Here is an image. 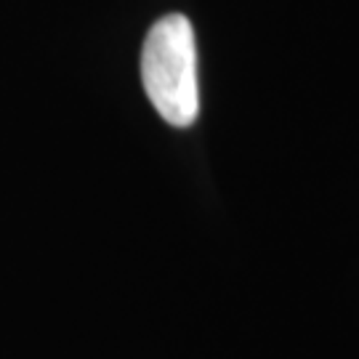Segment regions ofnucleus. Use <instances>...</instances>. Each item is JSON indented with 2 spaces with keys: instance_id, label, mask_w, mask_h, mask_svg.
Here are the masks:
<instances>
[{
  "instance_id": "1",
  "label": "nucleus",
  "mask_w": 359,
  "mask_h": 359,
  "mask_svg": "<svg viewBox=\"0 0 359 359\" xmlns=\"http://www.w3.org/2000/svg\"><path fill=\"white\" fill-rule=\"evenodd\" d=\"M142 83L165 123L187 128L197 120V46L184 13H168L149 27L142 48Z\"/></svg>"
}]
</instances>
